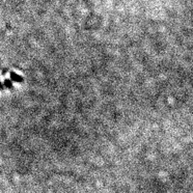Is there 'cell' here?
I'll use <instances>...</instances> for the list:
<instances>
[{
	"label": "cell",
	"mask_w": 193,
	"mask_h": 193,
	"mask_svg": "<svg viewBox=\"0 0 193 193\" xmlns=\"http://www.w3.org/2000/svg\"><path fill=\"white\" fill-rule=\"evenodd\" d=\"M11 80L17 82V83H22L23 82V78L21 76H19L18 74L15 73V72H11Z\"/></svg>",
	"instance_id": "obj_1"
},
{
	"label": "cell",
	"mask_w": 193,
	"mask_h": 193,
	"mask_svg": "<svg viewBox=\"0 0 193 193\" xmlns=\"http://www.w3.org/2000/svg\"><path fill=\"white\" fill-rule=\"evenodd\" d=\"M4 85H5V87L9 88V89H11V88H13V83H11V80L5 79V80H4Z\"/></svg>",
	"instance_id": "obj_2"
},
{
	"label": "cell",
	"mask_w": 193,
	"mask_h": 193,
	"mask_svg": "<svg viewBox=\"0 0 193 193\" xmlns=\"http://www.w3.org/2000/svg\"><path fill=\"white\" fill-rule=\"evenodd\" d=\"M0 89H3V85H2V82L0 81Z\"/></svg>",
	"instance_id": "obj_3"
}]
</instances>
